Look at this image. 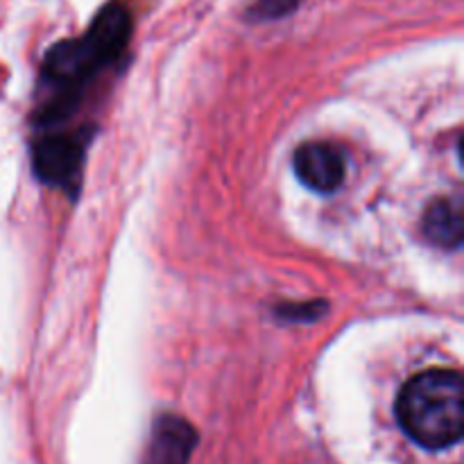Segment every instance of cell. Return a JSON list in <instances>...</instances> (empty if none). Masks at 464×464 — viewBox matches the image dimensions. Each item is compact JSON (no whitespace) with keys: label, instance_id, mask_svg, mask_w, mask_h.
Returning a JSON list of instances; mask_svg holds the SVG:
<instances>
[{"label":"cell","instance_id":"1","mask_svg":"<svg viewBox=\"0 0 464 464\" xmlns=\"http://www.w3.org/2000/svg\"><path fill=\"white\" fill-rule=\"evenodd\" d=\"M130 34V12L122 3H111L84 34L50 48L44 62V82L50 95L39 111L44 121L39 125H53L57 118L68 116L80 100L82 86L125 53Z\"/></svg>","mask_w":464,"mask_h":464},{"label":"cell","instance_id":"2","mask_svg":"<svg viewBox=\"0 0 464 464\" xmlns=\"http://www.w3.org/2000/svg\"><path fill=\"white\" fill-rule=\"evenodd\" d=\"M403 433L429 451L456 447L464 430V388L453 370H429L412 376L397 399Z\"/></svg>","mask_w":464,"mask_h":464},{"label":"cell","instance_id":"3","mask_svg":"<svg viewBox=\"0 0 464 464\" xmlns=\"http://www.w3.org/2000/svg\"><path fill=\"white\" fill-rule=\"evenodd\" d=\"M34 172L41 181L62 188L77 186L84 166L86 134H59L34 143Z\"/></svg>","mask_w":464,"mask_h":464},{"label":"cell","instance_id":"4","mask_svg":"<svg viewBox=\"0 0 464 464\" xmlns=\"http://www.w3.org/2000/svg\"><path fill=\"white\" fill-rule=\"evenodd\" d=\"M293 168L295 175L306 188L329 195L343 186L347 161H344L343 150H338L335 145L311 140L295 150Z\"/></svg>","mask_w":464,"mask_h":464},{"label":"cell","instance_id":"5","mask_svg":"<svg viewBox=\"0 0 464 464\" xmlns=\"http://www.w3.org/2000/svg\"><path fill=\"white\" fill-rule=\"evenodd\" d=\"M198 430L179 415H161L154 420L145 449L143 464H190Z\"/></svg>","mask_w":464,"mask_h":464},{"label":"cell","instance_id":"6","mask_svg":"<svg viewBox=\"0 0 464 464\" xmlns=\"http://www.w3.org/2000/svg\"><path fill=\"white\" fill-rule=\"evenodd\" d=\"M424 236L444 249H460L464 238L460 198H440L429 204L421 220Z\"/></svg>","mask_w":464,"mask_h":464},{"label":"cell","instance_id":"7","mask_svg":"<svg viewBox=\"0 0 464 464\" xmlns=\"http://www.w3.org/2000/svg\"><path fill=\"white\" fill-rule=\"evenodd\" d=\"M297 5L299 0H258L252 9V16L261 18V21H266V18H279L293 12Z\"/></svg>","mask_w":464,"mask_h":464},{"label":"cell","instance_id":"8","mask_svg":"<svg viewBox=\"0 0 464 464\" xmlns=\"http://www.w3.org/2000/svg\"><path fill=\"white\" fill-rule=\"evenodd\" d=\"M320 302H311V304H304V306H295V308H281V315H290V320L299 322V320H317V315H320V306H317Z\"/></svg>","mask_w":464,"mask_h":464}]
</instances>
